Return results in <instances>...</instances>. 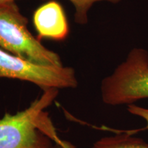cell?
<instances>
[{
    "label": "cell",
    "instance_id": "3",
    "mask_svg": "<svg viewBox=\"0 0 148 148\" xmlns=\"http://www.w3.org/2000/svg\"><path fill=\"white\" fill-rule=\"evenodd\" d=\"M102 101L108 106H122L148 99V53L133 49L124 62L101 84Z\"/></svg>",
    "mask_w": 148,
    "mask_h": 148
},
{
    "label": "cell",
    "instance_id": "8",
    "mask_svg": "<svg viewBox=\"0 0 148 148\" xmlns=\"http://www.w3.org/2000/svg\"><path fill=\"white\" fill-rule=\"evenodd\" d=\"M127 110L133 115L138 116V117L143 119L146 123V126L143 129H138L136 131L144 130H148V108H144V107L138 106V105L130 104L127 106Z\"/></svg>",
    "mask_w": 148,
    "mask_h": 148
},
{
    "label": "cell",
    "instance_id": "10",
    "mask_svg": "<svg viewBox=\"0 0 148 148\" xmlns=\"http://www.w3.org/2000/svg\"><path fill=\"white\" fill-rule=\"evenodd\" d=\"M12 1H15V0H0V4H3V3H6L8 2H12Z\"/></svg>",
    "mask_w": 148,
    "mask_h": 148
},
{
    "label": "cell",
    "instance_id": "9",
    "mask_svg": "<svg viewBox=\"0 0 148 148\" xmlns=\"http://www.w3.org/2000/svg\"><path fill=\"white\" fill-rule=\"evenodd\" d=\"M51 148H74L73 145H72L69 142L64 141V140H58V141L55 142L53 147Z\"/></svg>",
    "mask_w": 148,
    "mask_h": 148
},
{
    "label": "cell",
    "instance_id": "7",
    "mask_svg": "<svg viewBox=\"0 0 148 148\" xmlns=\"http://www.w3.org/2000/svg\"><path fill=\"white\" fill-rule=\"evenodd\" d=\"M75 8L74 20L77 23L84 25L88 22V12L95 2L106 1L112 3H117L121 0H69Z\"/></svg>",
    "mask_w": 148,
    "mask_h": 148
},
{
    "label": "cell",
    "instance_id": "1",
    "mask_svg": "<svg viewBox=\"0 0 148 148\" xmlns=\"http://www.w3.org/2000/svg\"><path fill=\"white\" fill-rule=\"evenodd\" d=\"M59 89L43 90L39 97L23 110L5 113L0 119V148H51L60 138L45 110Z\"/></svg>",
    "mask_w": 148,
    "mask_h": 148
},
{
    "label": "cell",
    "instance_id": "2",
    "mask_svg": "<svg viewBox=\"0 0 148 148\" xmlns=\"http://www.w3.org/2000/svg\"><path fill=\"white\" fill-rule=\"evenodd\" d=\"M28 20L15 1L0 4V48L34 63L62 66L55 51L45 47L27 27Z\"/></svg>",
    "mask_w": 148,
    "mask_h": 148
},
{
    "label": "cell",
    "instance_id": "5",
    "mask_svg": "<svg viewBox=\"0 0 148 148\" xmlns=\"http://www.w3.org/2000/svg\"><path fill=\"white\" fill-rule=\"evenodd\" d=\"M33 23L40 40L47 38L61 41L69 34L65 12L56 1H49L37 8L33 15Z\"/></svg>",
    "mask_w": 148,
    "mask_h": 148
},
{
    "label": "cell",
    "instance_id": "4",
    "mask_svg": "<svg viewBox=\"0 0 148 148\" xmlns=\"http://www.w3.org/2000/svg\"><path fill=\"white\" fill-rule=\"evenodd\" d=\"M0 78L19 79L41 89L75 88L78 82L71 66H45L18 57L0 48Z\"/></svg>",
    "mask_w": 148,
    "mask_h": 148
},
{
    "label": "cell",
    "instance_id": "6",
    "mask_svg": "<svg viewBox=\"0 0 148 148\" xmlns=\"http://www.w3.org/2000/svg\"><path fill=\"white\" fill-rule=\"evenodd\" d=\"M134 134L131 130L104 136L95 141L91 148H148L147 142Z\"/></svg>",
    "mask_w": 148,
    "mask_h": 148
}]
</instances>
